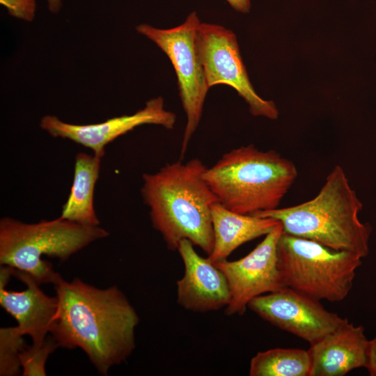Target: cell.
<instances>
[{"instance_id":"2e32d148","label":"cell","mask_w":376,"mask_h":376,"mask_svg":"<svg viewBox=\"0 0 376 376\" xmlns=\"http://www.w3.org/2000/svg\"><path fill=\"white\" fill-rule=\"evenodd\" d=\"M101 159L95 155L82 152L76 155L72 185L63 205L61 217L85 226L100 225L94 208L93 196Z\"/></svg>"},{"instance_id":"ba28073f","label":"cell","mask_w":376,"mask_h":376,"mask_svg":"<svg viewBox=\"0 0 376 376\" xmlns=\"http://www.w3.org/2000/svg\"><path fill=\"white\" fill-rule=\"evenodd\" d=\"M196 44L210 88L217 84L228 85L245 100L252 115L272 120L278 118L275 104L263 99L255 91L233 31L218 24L201 23Z\"/></svg>"},{"instance_id":"603a6c76","label":"cell","mask_w":376,"mask_h":376,"mask_svg":"<svg viewBox=\"0 0 376 376\" xmlns=\"http://www.w3.org/2000/svg\"><path fill=\"white\" fill-rule=\"evenodd\" d=\"M48 8L52 13H57L61 7V0H47Z\"/></svg>"},{"instance_id":"4fadbf2b","label":"cell","mask_w":376,"mask_h":376,"mask_svg":"<svg viewBox=\"0 0 376 376\" xmlns=\"http://www.w3.org/2000/svg\"><path fill=\"white\" fill-rule=\"evenodd\" d=\"M13 276L26 288L21 292L9 291L0 283V304L17 321L20 333L28 335L32 343L40 345L47 337L58 307L56 297L47 295L29 274L14 269Z\"/></svg>"},{"instance_id":"ffe728a7","label":"cell","mask_w":376,"mask_h":376,"mask_svg":"<svg viewBox=\"0 0 376 376\" xmlns=\"http://www.w3.org/2000/svg\"><path fill=\"white\" fill-rule=\"evenodd\" d=\"M8 14L14 17L32 22L36 10V0H0Z\"/></svg>"},{"instance_id":"9c48e42d","label":"cell","mask_w":376,"mask_h":376,"mask_svg":"<svg viewBox=\"0 0 376 376\" xmlns=\"http://www.w3.org/2000/svg\"><path fill=\"white\" fill-rule=\"evenodd\" d=\"M282 233L279 222L244 257L214 263L224 274L230 288L227 315H242L255 297L286 287L278 265L277 244Z\"/></svg>"},{"instance_id":"277c9868","label":"cell","mask_w":376,"mask_h":376,"mask_svg":"<svg viewBox=\"0 0 376 376\" xmlns=\"http://www.w3.org/2000/svg\"><path fill=\"white\" fill-rule=\"evenodd\" d=\"M297 176L292 162L253 144L224 154L203 174L219 203L233 212L251 215L278 208Z\"/></svg>"},{"instance_id":"ac0fdd59","label":"cell","mask_w":376,"mask_h":376,"mask_svg":"<svg viewBox=\"0 0 376 376\" xmlns=\"http://www.w3.org/2000/svg\"><path fill=\"white\" fill-rule=\"evenodd\" d=\"M17 327L0 328V375L22 374L19 355L27 346Z\"/></svg>"},{"instance_id":"8992f818","label":"cell","mask_w":376,"mask_h":376,"mask_svg":"<svg viewBox=\"0 0 376 376\" xmlns=\"http://www.w3.org/2000/svg\"><path fill=\"white\" fill-rule=\"evenodd\" d=\"M278 265L286 287L314 299L343 300L352 289L359 256L283 233L277 244Z\"/></svg>"},{"instance_id":"30bf717a","label":"cell","mask_w":376,"mask_h":376,"mask_svg":"<svg viewBox=\"0 0 376 376\" xmlns=\"http://www.w3.org/2000/svg\"><path fill=\"white\" fill-rule=\"evenodd\" d=\"M248 308L263 320L310 345L348 321L326 310L318 300L288 287L255 297Z\"/></svg>"},{"instance_id":"d6986e66","label":"cell","mask_w":376,"mask_h":376,"mask_svg":"<svg viewBox=\"0 0 376 376\" xmlns=\"http://www.w3.org/2000/svg\"><path fill=\"white\" fill-rule=\"evenodd\" d=\"M59 347L52 336L40 345H27L20 353L22 376H45V363L49 356Z\"/></svg>"},{"instance_id":"52a82bcc","label":"cell","mask_w":376,"mask_h":376,"mask_svg":"<svg viewBox=\"0 0 376 376\" xmlns=\"http://www.w3.org/2000/svg\"><path fill=\"white\" fill-rule=\"evenodd\" d=\"M201 22L196 12L185 22L171 29H157L147 24L136 26L167 56L177 77L179 95L187 117L180 156L185 155L189 142L200 123L208 87L199 57L196 36Z\"/></svg>"},{"instance_id":"3957f363","label":"cell","mask_w":376,"mask_h":376,"mask_svg":"<svg viewBox=\"0 0 376 376\" xmlns=\"http://www.w3.org/2000/svg\"><path fill=\"white\" fill-rule=\"evenodd\" d=\"M362 206L343 169L337 165L311 200L252 215L276 220L288 234L336 251L351 252L363 258L369 253L371 228L359 219Z\"/></svg>"},{"instance_id":"e0dca14e","label":"cell","mask_w":376,"mask_h":376,"mask_svg":"<svg viewBox=\"0 0 376 376\" xmlns=\"http://www.w3.org/2000/svg\"><path fill=\"white\" fill-rule=\"evenodd\" d=\"M308 350L274 348L258 352L251 360L250 376H310Z\"/></svg>"},{"instance_id":"7402d4cb","label":"cell","mask_w":376,"mask_h":376,"mask_svg":"<svg viewBox=\"0 0 376 376\" xmlns=\"http://www.w3.org/2000/svg\"><path fill=\"white\" fill-rule=\"evenodd\" d=\"M236 11L247 13L251 9V0H226Z\"/></svg>"},{"instance_id":"7a4b0ae2","label":"cell","mask_w":376,"mask_h":376,"mask_svg":"<svg viewBox=\"0 0 376 376\" xmlns=\"http://www.w3.org/2000/svg\"><path fill=\"white\" fill-rule=\"evenodd\" d=\"M206 168L193 159L143 175L141 195L151 222L171 250L188 240L207 255L212 251V207L218 200L203 178Z\"/></svg>"},{"instance_id":"5bb4252c","label":"cell","mask_w":376,"mask_h":376,"mask_svg":"<svg viewBox=\"0 0 376 376\" xmlns=\"http://www.w3.org/2000/svg\"><path fill=\"white\" fill-rule=\"evenodd\" d=\"M369 340L364 328L347 321L310 345V376H343L367 364Z\"/></svg>"},{"instance_id":"44dd1931","label":"cell","mask_w":376,"mask_h":376,"mask_svg":"<svg viewBox=\"0 0 376 376\" xmlns=\"http://www.w3.org/2000/svg\"><path fill=\"white\" fill-rule=\"evenodd\" d=\"M366 368L370 376H376V336L369 340Z\"/></svg>"},{"instance_id":"6da1fadb","label":"cell","mask_w":376,"mask_h":376,"mask_svg":"<svg viewBox=\"0 0 376 376\" xmlns=\"http://www.w3.org/2000/svg\"><path fill=\"white\" fill-rule=\"evenodd\" d=\"M58 301L49 334L58 347L84 352L102 375L125 361L135 348L139 318L124 293L59 274L53 284Z\"/></svg>"},{"instance_id":"9a60e30c","label":"cell","mask_w":376,"mask_h":376,"mask_svg":"<svg viewBox=\"0 0 376 376\" xmlns=\"http://www.w3.org/2000/svg\"><path fill=\"white\" fill-rule=\"evenodd\" d=\"M214 245L207 258L225 260L242 244L268 234L279 222L269 217L233 212L220 203L212 207Z\"/></svg>"},{"instance_id":"5b68a950","label":"cell","mask_w":376,"mask_h":376,"mask_svg":"<svg viewBox=\"0 0 376 376\" xmlns=\"http://www.w3.org/2000/svg\"><path fill=\"white\" fill-rule=\"evenodd\" d=\"M109 235L99 226H85L61 217L34 224L5 217L0 220V265L29 274L38 284H54L60 274L42 256L65 261Z\"/></svg>"},{"instance_id":"8fae6325","label":"cell","mask_w":376,"mask_h":376,"mask_svg":"<svg viewBox=\"0 0 376 376\" xmlns=\"http://www.w3.org/2000/svg\"><path fill=\"white\" fill-rule=\"evenodd\" d=\"M176 121L175 114L164 108L161 97L147 101L145 107L132 115L113 117L95 124L75 125L61 121L55 116L46 115L40 127L53 137L68 139L90 148L93 155L102 158L105 146L118 137L146 124H152L171 130Z\"/></svg>"},{"instance_id":"7c38bea8","label":"cell","mask_w":376,"mask_h":376,"mask_svg":"<svg viewBox=\"0 0 376 376\" xmlns=\"http://www.w3.org/2000/svg\"><path fill=\"white\" fill-rule=\"evenodd\" d=\"M178 251L185 265L184 275L177 281L178 304L198 313L226 307L230 292L222 272L207 258L199 256L188 240L180 242Z\"/></svg>"}]
</instances>
